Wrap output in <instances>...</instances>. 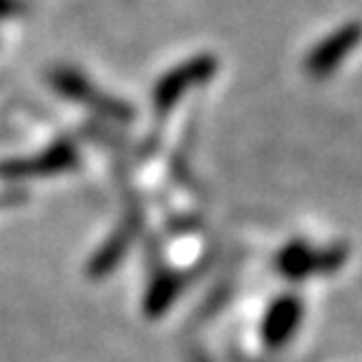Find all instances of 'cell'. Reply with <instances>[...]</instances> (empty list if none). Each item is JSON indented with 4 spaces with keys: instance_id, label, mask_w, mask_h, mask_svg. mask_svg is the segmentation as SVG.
Instances as JSON below:
<instances>
[{
    "instance_id": "1",
    "label": "cell",
    "mask_w": 362,
    "mask_h": 362,
    "mask_svg": "<svg viewBox=\"0 0 362 362\" xmlns=\"http://www.w3.org/2000/svg\"><path fill=\"white\" fill-rule=\"evenodd\" d=\"M347 247L334 244L327 249H312L310 244L294 239L277 255V272L287 279H305L312 274H329L345 267Z\"/></svg>"
},
{
    "instance_id": "2",
    "label": "cell",
    "mask_w": 362,
    "mask_h": 362,
    "mask_svg": "<svg viewBox=\"0 0 362 362\" xmlns=\"http://www.w3.org/2000/svg\"><path fill=\"white\" fill-rule=\"evenodd\" d=\"M216 68H219V63H216L214 56H194L187 63L171 68L169 74L158 78L156 88H153L156 113H169L181 101V96H187L192 88L214 78Z\"/></svg>"
},
{
    "instance_id": "3",
    "label": "cell",
    "mask_w": 362,
    "mask_h": 362,
    "mask_svg": "<svg viewBox=\"0 0 362 362\" xmlns=\"http://www.w3.org/2000/svg\"><path fill=\"white\" fill-rule=\"evenodd\" d=\"M362 40V25L360 23H347L342 28H337L332 35L322 40V43H317L315 48L310 51L307 56V74L315 76V78H325L339 66V63L345 61L352 51H355L357 45Z\"/></svg>"
},
{
    "instance_id": "4",
    "label": "cell",
    "mask_w": 362,
    "mask_h": 362,
    "mask_svg": "<svg viewBox=\"0 0 362 362\" xmlns=\"http://www.w3.org/2000/svg\"><path fill=\"white\" fill-rule=\"evenodd\" d=\"M305 315V307L297 294H282L272 302L267 310L264 320H262V339L267 347H284L292 339V334L297 332Z\"/></svg>"
},
{
    "instance_id": "5",
    "label": "cell",
    "mask_w": 362,
    "mask_h": 362,
    "mask_svg": "<svg viewBox=\"0 0 362 362\" xmlns=\"http://www.w3.org/2000/svg\"><path fill=\"white\" fill-rule=\"evenodd\" d=\"M141 226H144V216L139 211H131L129 219L124 221V226L108 239V244L98 252L96 259H93V274H106V272H111L113 267L119 264Z\"/></svg>"
},
{
    "instance_id": "6",
    "label": "cell",
    "mask_w": 362,
    "mask_h": 362,
    "mask_svg": "<svg viewBox=\"0 0 362 362\" xmlns=\"http://www.w3.org/2000/svg\"><path fill=\"white\" fill-rule=\"evenodd\" d=\"M63 88H66L71 96L90 103L93 108H98V111H103L106 116H111V119H116V121H124L126 124V121H131V116H134V111H131L126 103L103 96V93H96L88 83H83V78H63Z\"/></svg>"
},
{
    "instance_id": "7",
    "label": "cell",
    "mask_w": 362,
    "mask_h": 362,
    "mask_svg": "<svg viewBox=\"0 0 362 362\" xmlns=\"http://www.w3.org/2000/svg\"><path fill=\"white\" fill-rule=\"evenodd\" d=\"M181 292V277L179 274H171L164 272L158 274L151 282V287L146 289V297H144V312L148 317H161L164 312H169V307L176 302Z\"/></svg>"
}]
</instances>
